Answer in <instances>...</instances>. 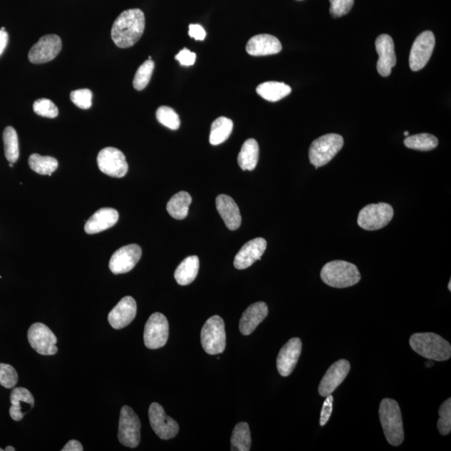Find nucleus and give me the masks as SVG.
I'll return each instance as SVG.
<instances>
[{"label": "nucleus", "mask_w": 451, "mask_h": 451, "mask_svg": "<svg viewBox=\"0 0 451 451\" xmlns=\"http://www.w3.org/2000/svg\"><path fill=\"white\" fill-rule=\"evenodd\" d=\"M200 261L198 256L187 257L176 269L174 277L179 285H189L196 280L199 272Z\"/></svg>", "instance_id": "a878e982"}, {"label": "nucleus", "mask_w": 451, "mask_h": 451, "mask_svg": "<svg viewBox=\"0 0 451 451\" xmlns=\"http://www.w3.org/2000/svg\"><path fill=\"white\" fill-rule=\"evenodd\" d=\"M448 289L449 291H451V280L449 282Z\"/></svg>", "instance_id": "09e8293b"}, {"label": "nucleus", "mask_w": 451, "mask_h": 451, "mask_svg": "<svg viewBox=\"0 0 451 451\" xmlns=\"http://www.w3.org/2000/svg\"><path fill=\"white\" fill-rule=\"evenodd\" d=\"M436 38L433 32L427 31L417 37L414 42L409 54V67L413 71H419L423 69L432 57Z\"/></svg>", "instance_id": "f8f14e48"}, {"label": "nucleus", "mask_w": 451, "mask_h": 451, "mask_svg": "<svg viewBox=\"0 0 451 451\" xmlns=\"http://www.w3.org/2000/svg\"><path fill=\"white\" fill-rule=\"evenodd\" d=\"M3 449L0 448V451H3Z\"/></svg>", "instance_id": "3c124183"}, {"label": "nucleus", "mask_w": 451, "mask_h": 451, "mask_svg": "<svg viewBox=\"0 0 451 451\" xmlns=\"http://www.w3.org/2000/svg\"><path fill=\"white\" fill-rule=\"evenodd\" d=\"M33 109L35 114L43 117L56 118L59 114V109L54 102L45 98L35 101Z\"/></svg>", "instance_id": "4c0bfd02"}, {"label": "nucleus", "mask_w": 451, "mask_h": 451, "mask_svg": "<svg viewBox=\"0 0 451 451\" xmlns=\"http://www.w3.org/2000/svg\"><path fill=\"white\" fill-rule=\"evenodd\" d=\"M375 47L379 54L377 69L381 76L388 77L396 65L393 40L389 35H381L376 39Z\"/></svg>", "instance_id": "f3484780"}, {"label": "nucleus", "mask_w": 451, "mask_h": 451, "mask_svg": "<svg viewBox=\"0 0 451 451\" xmlns=\"http://www.w3.org/2000/svg\"><path fill=\"white\" fill-rule=\"evenodd\" d=\"M142 250L137 244H130L118 249L110 257V270L114 274L129 273L140 261Z\"/></svg>", "instance_id": "2eb2a0df"}, {"label": "nucleus", "mask_w": 451, "mask_h": 451, "mask_svg": "<svg viewBox=\"0 0 451 451\" xmlns=\"http://www.w3.org/2000/svg\"><path fill=\"white\" fill-rule=\"evenodd\" d=\"M192 196L187 192H180L170 199L167 205V210L176 220L185 219L189 212Z\"/></svg>", "instance_id": "c85d7f7f"}, {"label": "nucleus", "mask_w": 451, "mask_h": 451, "mask_svg": "<svg viewBox=\"0 0 451 451\" xmlns=\"http://www.w3.org/2000/svg\"><path fill=\"white\" fill-rule=\"evenodd\" d=\"M28 340L31 346L41 355H55L58 352L56 336L42 323H35L31 326Z\"/></svg>", "instance_id": "9b49d317"}, {"label": "nucleus", "mask_w": 451, "mask_h": 451, "mask_svg": "<svg viewBox=\"0 0 451 451\" xmlns=\"http://www.w3.org/2000/svg\"><path fill=\"white\" fill-rule=\"evenodd\" d=\"M302 352L300 339L293 338L281 348L277 359V368L282 376L288 377L296 367Z\"/></svg>", "instance_id": "6ab92c4d"}, {"label": "nucleus", "mask_w": 451, "mask_h": 451, "mask_svg": "<svg viewBox=\"0 0 451 451\" xmlns=\"http://www.w3.org/2000/svg\"><path fill=\"white\" fill-rule=\"evenodd\" d=\"M10 415L15 421H20L26 415L22 411V404L31 405L32 408L35 406L34 396L30 391L23 387L15 388L10 395Z\"/></svg>", "instance_id": "393cba45"}, {"label": "nucleus", "mask_w": 451, "mask_h": 451, "mask_svg": "<svg viewBox=\"0 0 451 451\" xmlns=\"http://www.w3.org/2000/svg\"><path fill=\"white\" fill-rule=\"evenodd\" d=\"M28 165L36 173L51 176L58 168L59 163L54 158L47 157V155L43 157L35 153L32 154L28 158Z\"/></svg>", "instance_id": "2f4dec72"}, {"label": "nucleus", "mask_w": 451, "mask_h": 451, "mask_svg": "<svg viewBox=\"0 0 451 451\" xmlns=\"http://www.w3.org/2000/svg\"><path fill=\"white\" fill-rule=\"evenodd\" d=\"M141 421L130 406H123L119 421V441L123 445L135 448L141 441Z\"/></svg>", "instance_id": "6e6552de"}, {"label": "nucleus", "mask_w": 451, "mask_h": 451, "mask_svg": "<svg viewBox=\"0 0 451 451\" xmlns=\"http://www.w3.org/2000/svg\"><path fill=\"white\" fill-rule=\"evenodd\" d=\"M225 323L219 315L208 318L201 332V342L205 352L215 355L223 352L226 348Z\"/></svg>", "instance_id": "423d86ee"}, {"label": "nucleus", "mask_w": 451, "mask_h": 451, "mask_svg": "<svg viewBox=\"0 0 451 451\" xmlns=\"http://www.w3.org/2000/svg\"><path fill=\"white\" fill-rule=\"evenodd\" d=\"M9 42V34L6 31L0 30V56L3 54Z\"/></svg>", "instance_id": "49530a36"}, {"label": "nucleus", "mask_w": 451, "mask_h": 451, "mask_svg": "<svg viewBox=\"0 0 451 451\" xmlns=\"http://www.w3.org/2000/svg\"><path fill=\"white\" fill-rule=\"evenodd\" d=\"M18 374L13 366L0 364V385L6 389L14 388L18 383Z\"/></svg>", "instance_id": "58836bf2"}, {"label": "nucleus", "mask_w": 451, "mask_h": 451, "mask_svg": "<svg viewBox=\"0 0 451 451\" xmlns=\"http://www.w3.org/2000/svg\"><path fill=\"white\" fill-rule=\"evenodd\" d=\"M61 49H62V40L58 35L42 36L38 42L33 45L28 52V60L33 64L50 62L60 54Z\"/></svg>", "instance_id": "ddd939ff"}, {"label": "nucleus", "mask_w": 451, "mask_h": 451, "mask_svg": "<svg viewBox=\"0 0 451 451\" xmlns=\"http://www.w3.org/2000/svg\"><path fill=\"white\" fill-rule=\"evenodd\" d=\"M119 220V212L114 208L104 207L100 209L85 225V231L87 235H96L114 227Z\"/></svg>", "instance_id": "4be33fe9"}, {"label": "nucleus", "mask_w": 451, "mask_h": 451, "mask_svg": "<svg viewBox=\"0 0 451 451\" xmlns=\"http://www.w3.org/2000/svg\"><path fill=\"white\" fill-rule=\"evenodd\" d=\"M97 164L101 172L112 178H124L128 171L125 155L114 147L102 149L98 154Z\"/></svg>", "instance_id": "9d476101"}, {"label": "nucleus", "mask_w": 451, "mask_h": 451, "mask_svg": "<svg viewBox=\"0 0 451 451\" xmlns=\"http://www.w3.org/2000/svg\"><path fill=\"white\" fill-rule=\"evenodd\" d=\"M137 313V302L133 297L126 296L110 312L108 322L113 329L121 330L134 321Z\"/></svg>", "instance_id": "a211bd4d"}, {"label": "nucleus", "mask_w": 451, "mask_h": 451, "mask_svg": "<svg viewBox=\"0 0 451 451\" xmlns=\"http://www.w3.org/2000/svg\"><path fill=\"white\" fill-rule=\"evenodd\" d=\"M175 59L179 61V63L183 67H191L194 65L196 59V56L194 52H192L188 49L184 48L180 51L178 55L176 56Z\"/></svg>", "instance_id": "37998d69"}, {"label": "nucleus", "mask_w": 451, "mask_h": 451, "mask_svg": "<svg viewBox=\"0 0 451 451\" xmlns=\"http://www.w3.org/2000/svg\"><path fill=\"white\" fill-rule=\"evenodd\" d=\"M393 216V209L391 205L384 203L368 204L359 212L358 224L364 230H379L391 223Z\"/></svg>", "instance_id": "0eeeda50"}, {"label": "nucleus", "mask_w": 451, "mask_h": 451, "mask_svg": "<svg viewBox=\"0 0 451 451\" xmlns=\"http://www.w3.org/2000/svg\"><path fill=\"white\" fill-rule=\"evenodd\" d=\"M189 35L196 40L203 41L206 38L207 33L200 24H190Z\"/></svg>", "instance_id": "c03bdc74"}, {"label": "nucleus", "mask_w": 451, "mask_h": 451, "mask_svg": "<svg viewBox=\"0 0 451 451\" xmlns=\"http://www.w3.org/2000/svg\"><path fill=\"white\" fill-rule=\"evenodd\" d=\"M154 68L155 63L151 60L145 61L138 68L133 80V86L135 90L141 92V90H144L148 85L151 76H153Z\"/></svg>", "instance_id": "f704fd0d"}, {"label": "nucleus", "mask_w": 451, "mask_h": 451, "mask_svg": "<svg viewBox=\"0 0 451 451\" xmlns=\"http://www.w3.org/2000/svg\"><path fill=\"white\" fill-rule=\"evenodd\" d=\"M158 121L164 126L172 130L179 129L180 121L178 114L168 106H161L157 110Z\"/></svg>", "instance_id": "c9c22d12"}, {"label": "nucleus", "mask_w": 451, "mask_h": 451, "mask_svg": "<svg viewBox=\"0 0 451 451\" xmlns=\"http://www.w3.org/2000/svg\"><path fill=\"white\" fill-rule=\"evenodd\" d=\"M405 145L409 149L429 151L436 148L439 141L434 135L429 133H421L411 135L405 139Z\"/></svg>", "instance_id": "473e14b6"}, {"label": "nucleus", "mask_w": 451, "mask_h": 451, "mask_svg": "<svg viewBox=\"0 0 451 451\" xmlns=\"http://www.w3.org/2000/svg\"><path fill=\"white\" fill-rule=\"evenodd\" d=\"M145 26V15L142 10H125L114 20L112 28V40L119 48L133 46L142 38Z\"/></svg>", "instance_id": "f257e3e1"}, {"label": "nucleus", "mask_w": 451, "mask_h": 451, "mask_svg": "<svg viewBox=\"0 0 451 451\" xmlns=\"http://www.w3.org/2000/svg\"><path fill=\"white\" fill-rule=\"evenodd\" d=\"M404 134H405V137H409V133H408V131H405V133Z\"/></svg>", "instance_id": "8fccbe9b"}, {"label": "nucleus", "mask_w": 451, "mask_h": 451, "mask_svg": "<svg viewBox=\"0 0 451 451\" xmlns=\"http://www.w3.org/2000/svg\"><path fill=\"white\" fill-rule=\"evenodd\" d=\"M93 94L89 89L73 90L71 93V101L77 108L82 110H88L92 105Z\"/></svg>", "instance_id": "ea45409f"}, {"label": "nucleus", "mask_w": 451, "mask_h": 451, "mask_svg": "<svg viewBox=\"0 0 451 451\" xmlns=\"http://www.w3.org/2000/svg\"><path fill=\"white\" fill-rule=\"evenodd\" d=\"M269 314V307L264 302H257L250 305L244 311L239 322V330L241 334L250 335L258 325L264 321Z\"/></svg>", "instance_id": "5701e85b"}, {"label": "nucleus", "mask_w": 451, "mask_h": 451, "mask_svg": "<svg viewBox=\"0 0 451 451\" xmlns=\"http://www.w3.org/2000/svg\"><path fill=\"white\" fill-rule=\"evenodd\" d=\"M333 403H334V397L332 395H327L325 403L323 405L321 415V421L319 424L321 426L325 425L327 423V421L330 420V418L332 415V411H333Z\"/></svg>", "instance_id": "79ce46f5"}, {"label": "nucleus", "mask_w": 451, "mask_h": 451, "mask_svg": "<svg viewBox=\"0 0 451 451\" xmlns=\"http://www.w3.org/2000/svg\"><path fill=\"white\" fill-rule=\"evenodd\" d=\"M440 419L438 420L437 427L439 432L442 436H447L451 430V399L445 400L439 409Z\"/></svg>", "instance_id": "e433bc0d"}, {"label": "nucleus", "mask_w": 451, "mask_h": 451, "mask_svg": "<svg viewBox=\"0 0 451 451\" xmlns=\"http://www.w3.org/2000/svg\"><path fill=\"white\" fill-rule=\"evenodd\" d=\"M330 12L334 18L348 15L355 5V0H330Z\"/></svg>", "instance_id": "a19ab883"}, {"label": "nucleus", "mask_w": 451, "mask_h": 451, "mask_svg": "<svg viewBox=\"0 0 451 451\" xmlns=\"http://www.w3.org/2000/svg\"><path fill=\"white\" fill-rule=\"evenodd\" d=\"M259 159V146L254 139H248L244 143L237 158V162L244 171L255 169Z\"/></svg>", "instance_id": "bb28decb"}, {"label": "nucleus", "mask_w": 451, "mask_h": 451, "mask_svg": "<svg viewBox=\"0 0 451 451\" xmlns=\"http://www.w3.org/2000/svg\"><path fill=\"white\" fill-rule=\"evenodd\" d=\"M282 44L276 37L270 35H257L248 40L246 51L250 56H266L278 54Z\"/></svg>", "instance_id": "412c9836"}, {"label": "nucleus", "mask_w": 451, "mask_h": 451, "mask_svg": "<svg viewBox=\"0 0 451 451\" xmlns=\"http://www.w3.org/2000/svg\"><path fill=\"white\" fill-rule=\"evenodd\" d=\"M83 445L76 440L69 441L67 445L64 446L62 451H82L83 450Z\"/></svg>", "instance_id": "a18cd8bd"}, {"label": "nucleus", "mask_w": 451, "mask_h": 451, "mask_svg": "<svg viewBox=\"0 0 451 451\" xmlns=\"http://www.w3.org/2000/svg\"><path fill=\"white\" fill-rule=\"evenodd\" d=\"M266 248V241L262 237H257L243 246L235 258V266L243 270L251 266L254 262L260 260Z\"/></svg>", "instance_id": "aec40b11"}, {"label": "nucleus", "mask_w": 451, "mask_h": 451, "mask_svg": "<svg viewBox=\"0 0 451 451\" xmlns=\"http://www.w3.org/2000/svg\"><path fill=\"white\" fill-rule=\"evenodd\" d=\"M169 337V323L165 315L155 313L147 321L144 330V343L150 350L166 346Z\"/></svg>", "instance_id": "1a4fd4ad"}, {"label": "nucleus", "mask_w": 451, "mask_h": 451, "mask_svg": "<svg viewBox=\"0 0 451 451\" xmlns=\"http://www.w3.org/2000/svg\"><path fill=\"white\" fill-rule=\"evenodd\" d=\"M343 138L339 134H327L316 139L309 151V161L316 169L327 165L343 148Z\"/></svg>", "instance_id": "39448f33"}, {"label": "nucleus", "mask_w": 451, "mask_h": 451, "mask_svg": "<svg viewBox=\"0 0 451 451\" xmlns=\"http://www.w3.org/2000/svg\"><path fill=\"white\" fill-rule=\"evenodd\" d=\"M5 450L6 451H15V449L14 448L13 446H7Z\"/></svg>", "instance_id": "de8ad7c7"}, {"label": "nucleus", "mask_w": 451, "mask_h": 451, "mask_svg": "<svg viewBox=\"0 0 451 451\" xmlns=\"http://www.w3.org/2000/svg\"><path fill=\"white\" fill-rule=\"evenodd\" d=\"M380 423L387 441L393 446H398L404 441L403 421L399 404L391 399H384L380 406Z\"/></svg>", "instance_id": "20e7f679"}, {"label": "nucleus", "mask_w": 451, "mask_h": 451, "mask_svg": "<svg viewBox=\"0 0 451 451\" xmlns=\"http://www.w3.org/2000/svg\"><path fill=\"white\" fill-rule=\"evenodd\" d=\"M292 92L290 86L282 82L269 81L264 82L257 86V93L264 100L270 102H276L284 99Z\"/></svg>", "instance_id": "cd10ccee"}, {"label": "nucleus", "mask_w": 451, "mask_h": 451, "mask_svg": "<svg viewBox=\"0 0 451 451\" xmlns=\"http://www.w3.org/2000/svg\"><path fill=\"white\" fill-rule=\"evenodd\" d=\"M217 212L223 219L229 230L235 231L240 228L241 216L239 206L231 196L221 194L216 200Z\"/></svg>", "instance_id": "b1692460"}, {"label": "nucleus", "mask_w": 451, "mask_h": 451, "mask_svg": "<svg viewBox=\"0 0 451 451\" xmlns=\"http://www.w3.org/2000/svg\"><path fill=\"white\" fill-rule=\"evenodd\" d=\"M350 371V364L346 359H340L332 364L319 384V395L322 397L332 395L346 380Z\"/></svg>", "instance_id": "dca6fc26"}, {"label": "nucleus", "mask_w": 451, "mask_h": 451, "mask_svg": "<svg viewBox=\"0 0 451 451\" xmlns=\"http://www.w3.org/2000/svg\"><path fill=\"white\" fill-rule=\"evenodd\" d=\"M412 350L425 359L434 361L448 360L451 346L441 336L434 333H418L409 339Z\"/></svg>", "instance_id": "f03ea898"}, {"label": "nucleus", "mask_w": 451, "mask_h": 451, "mask_svg": "<svg viewBox=\"0 0 451 451\" xmlns=\"http://www.w3.org/2000/svg\"><path fill=\"white\" fill-rule=\"evenodd\" d=\"M5 155L10 163H15L19 158V139L14 127L8 126L3 133Z\"/></svg>", "instance_id": "72a5a7b5"}, {"label": "nucleus", "mask_w": 451, "mask_h": 451, "mask_svg": "<svg viewBox=\"0 0 451 451\" xmlns=\"http://www.w3.org/2000/svg\"><path fill=\"white\" fill-rule=\"evenodd\" d=\"M232 130L233 122L231 119L224 117L217 118L212 124L209 141L212 146H219L228 140Z\"/></svg>", "instance_id": "c756f323"}, {"label": "nucleus", "mask_w": 451, "mask_h": 451, "mask_svg": "<svg viewBox=\"0 0 451 451\" xmlns=\"http://www.w3.org/2000/svg\"><path fill=\"white\" fill-rule=\"evenodd\" d=\"M252 439L249 425L246 422H240L235 426L231 438V450L249 451L251 449Z\"/></svg>", "instance_id": "7c9ffc66"}, {"label": "nucleus", "mask_w": 451, "mask_h": 451, "mask_svg": "<svg viewBox=\"0 0 451 451\" xmlns=\"http://www.w3.org/2000/svg\"><path fill=\"white\" fill-rule=\"evenodd\" d=\"M149 420L151 428L162 440H170L179 432L178 422L167 416L162 406L153 403L149 408Z\"/></svg>", "instance_id": "4468645a"}, {"label": "nucleus", "mask_w": 451, "mask_h": 451, "mask_svg": "<svg viewBox=\"0 0 451 451\" xmlns=\"http://www.w3.org/2000/svg\"><path fill=\"white\" fill-rule=\"evenodd\" d=\"M321 277L325 284L336 289L348 288L358 284L361 280L356 265L342 260L327 262L321 270Z\"/></svg>", "instance_id": "7ed1b4c3"}]
</instances>
